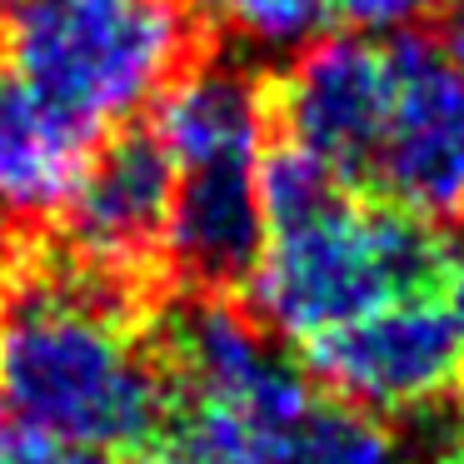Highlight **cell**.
I'll return each mask as SVG.
<instances>
[{"instance_id": "obj_19", "label": "cell", "mask_w": 464, "mask_h": 464, "mask_svg": "<svg viewBox=\"0 0 464 464\" xmlns=\"http://www.w3.org/2000/svg\"><path fill=\"white\" fill-rule=\"evenodd\" d=\"M420 464H464V444H444V450L424 454Z\"/></svg>"}, {"instance_id": "obj_14", "label": "cell", "mask_w": 464, "mask_h": 464, "mask_svg": "<svg viewBox=\"0 0 464 464\" xmlns=\"http://www.w3.org/2000/svg\"><path fill=\"white\" fill-rule=\"evenodd\" d=\"M440 5L444 0H324L330 25H344L354 35H404Z\"/></svg>"}, {"instance_id": "obj_3", "label": "cell", "mask_w": 464, "mask_h": 464, "mask_svg": "<svg viewBox=\"0 0 464 464\" xmlns=\"http://www.w3.org/2000/svg\"><path fill=\"white\" fill-rule=\"evenodd\" d=\"M185 55V0H0V61L95 135L145 111Z\"/></svg>"}, {"instance_id": "obj_9", "label": "cell", "mask_w": 464, "mask_h": 464, "mask_svg": "<svg viewBox=\"0 0 464 464\" xmlns=\"http://www.w3.org/2000/svg\"><path fill=\"white\" fill-rule=\"evenodd\" d=\"M270 125V81L215 61L175 75L150 101L145 130L175 170H200V165H260Z\"/></svg>"}, {"instance_id": "obj_21", "label": "cell", "mask_w": 464, "mask_h": 464, "mask_svg": "<svg viewBox=\"0 0 464 464\" xmlns=\"http://www.w3.org/2000/svg\"><path fill=\"white\" fill-rule=\"evenodd\" d=\"M0 410H5V404H0Z\"/></svg>"}, {"instance_id": "obj_18", "label": "cell", "mask_w": 464, "mask_h": 464, "mask_svg": "<svg viewBox=\"0 0 464 464\" xmlns=\"http://www.w3.org/2000/svg\"><path fill=\"white\" fill-rule=\"evenodd\" d=\"M31 454V434H5L0 430V464H25Z\"/></svg>"}, {"instance_id": "obj_17", "label": "cell", "mask_w": 464, "mask_h": 464, "mask_svg": "<svg viewBox=\"0 0 464 464\" xmlns=\"http://www.w3.org/2000/svg\"><path fill=\"white\" fill-rule=\"evenodd\" d=\"M444 55L464 71V0H450V15H444Z\"/></svg>"}, {"instance_id": "obj_13", "label": "cell", "mask_w": 464, "mask_h": 464, "mask_svg": "<svg viewBox=\"0 0 464 464\" xmlns=\"http://www.w3.org/2000/svg\"><path fill=\"white\" fill-rule=\"evenodd\" d=\"M255 185H260V205H265V225H290L304 220V215L324 210L330 200L350 195V185L330 170L324 160H314L310 150L280 140L260 155V170H255Z\"/></svg>"}, {"instance_id": "obj_4", "label": "cell", "mask_w": 464, "mask_h": 464, "mask_svg": "<svg viewBox=\"0 0 464 464\" xmlns=\"http://www.w3.org/2000/svg\"><path fill=\"white\" fill-rule=\"evenodd\" d=\"M300 350L330 400L370 410L380 420L440 410L464 390V340L440 290L400 295Z\"/></svg>"}, {"instance_id": "obj_11", "label": "cell", "mask_w": 464, "mask_h": 464, "mask_svg": "<svg viewBox=\"0 0 464 464\" xmlns=\"http://www.w3.org/2000/svg\"><path fill=\"white\" fill-rule=\"evenodd\" d=\"M265 464H400V444L380 414L344 400H310L270 444Z\"/></svg>"}, {"instance_id": "obj_7", "label": "cell", "mask_w": 464, "mask_h": 464, "mask_svg": "<svg viewBox=\"0 0 464 464\" xmlns=\"http://www.w3.org/2000/svg\"><path fill=\"white\" fill-rule=\"evenodd\" d=\"M175 205V165L150 130H125L95 145L71 200L61 205L71 265L130 290L165 265V230Z\"/></svg>"}, {"instance_id": "obj_10", "label": "cell", "mask_w": 464, "mask_h": 464, "mask_svg": "<svg viewBox=\"0 0 464 464\" xmlns=\"http://www.w3.org/2000/svg\"><path fill=\"white\" fill-rule=\"evenodd\" d=\"M101 135L55 111L35 85L0 61V220L61 215Z\"/></svg>"}, {"instance_id": "obj_12", "label": "cell", "mask_w": 464, "mask_h": 464, "mask_svg": "<svg viewBox=\"0 0 464 464\" xmlns=\"http://www.w3.org/2000/svg\"><path fill=\"white\" fill-rule=\"evenodd\" d=\"M185 5L200 21H210L215 31H225L230 41L270 55L304 51L330 25L324 0H185Z\"/></svg>"}, {"instance_id": "obj_8", "label": "cell", "mask_w": 464, "mask_h": 464, "mask_svg": "<svg viewBox=\"0 0 464 464\" xmlns=\"http://www.w3.org/2000/svg\"><path fill=\"white\" fill-rule=\"evenodd\" d=\"M260 165H200L175 170V205L165 230V265L205 295L245 290L265 250V205L255 185Z\"/></svg>"}, {"instance_id": "obj_2", "label": "cell", "mask_w": 464, "mask_h": 464, "mask_svg": "<svg viewBox=\"0 0 464 464\" xmlns=\"http://www.w3.org/2000/svg\"><path fill=\"white\" fill-rule=\"evenodd\" d=\"M450 245L440 225L394 205L330 200L304 220L275 225L245 280V310L270 334L310 344L400 295L440 290Z\"/></svg>"}, {"instance_id": "obj_16", "label": "cell", "mask_w": 464, "mask_h": 464, "mask_svg": "<svg viewBox=\"0 0 464 464\" xmlns=\"http://www.w3.org/2000/svg\"><path fill=\"white\" fill-rule=\"evenodd\" d=\"M440 300L450 310L454 330L464 340V250H450V265H444V280H440Z\"/></svg>"}, {"instance_id": "obj_1", "label": "cell", "mask_w": 464, "mask_h": 464, "mask_svg": "<svg viewBox=\"0 0 464 464\" xmlns=\"http://www.w3.org/2000/svg\"><path fill=\"white\" fill-rule=\"evenodd\" d=\"M0 404L21 434L145 450L165 420V374L125 290L81 265H41L0 295Z\"/></svg>"}, {"instance_id": "obj_6", "label": "cell", "mask_w": 464, "mask_h": 464, "mask_svg": "<svg viewBox=\"0 0 464 464\" xmlns=\"http://www.w3.org/2000/svg\"><path fill=\"white\" fill-rule=\"evenodd\" d=\"M390 115V51L380 35H320L270 81V121L350 190H364Z\"/></svg>"}, {"instance_id": "obj_15", "label": "cell", "mask_w": 464, "mask_h": 464, "mask_svg": "<svg viewBox=\"0 0 464 464\" xmlns=\"http://www.w3.org/2000/svg\"><path fill=\"white\" fill-rule=\"evenodd\" d=\"M25 464H125L121 450H91V444H51L31 434V454Z\"/></svg>"}, {"instance_id": "obj_5", "label": "cell", "mask_w": 464, "mask_h": 464, "mask_svg": "<svg viewBox=\"0 0 464 464\" xmlns=\"http://www.w3.org/2000/svg\"><path fill=\"white\" fill-rule=\"evenodd\" d=\"M384 51L390 115L364 190L414 220H464V71L420 31L390 35Z\"/></svg>"}, {"instance_id": "obj_20", "label": "cell", "mask_w": 464, "mask_h": 464, "mask_svg": "<svg viewBox=\"0 0 464 464\" xmlns=\"http://www.w3.org/2000/svg\"><path fill=\"white\" fill-rule=\"evenodd\" d=\"M0 265H5V220H0Z\"/></svg>"}]
</instances>
